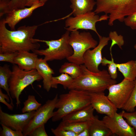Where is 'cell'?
Segmentation results:
<instances>
[{
    "label": "cell",
    "mask_w": 136,
    "mask_h": 136,
    "mask_svg": "<svg viewBox=\"0 0 136 136\" xmlns=\"http://www.w3.org/2000/svg\"><path fill=\"white\" fill-rule=\"evenodd\" d=\"M6 99L8 102L10 101V98L8 95L3 93L1 88L0 89V102L7 106L8 109L12 110L13 109V106L11 104H9L5 100Z\"/></svg>",
    "instance_id": "obj_37"
},
{
    "label": "cell",
    "mask_w": 136,
    "mask_h": 136,
    "mask_svg": "<svg viewBox=\"0 0 136 136\" xmlns=\"http://www.w3.org/2000/svg\"><path fill=\"white\" fill-rule=\"evenodd\" d=\"M113 134L119 136H136L134 128L125 120L121 113L112 116H105L102 120Z\"/></svg>",
    "instance_id": "obj_11"
},
{
    "label": "cell",
    "mask_w": 136,
    "mask_h": 136,
    "mask_svg": "<svg viewBox=\"0 0 136 136\" xmlns=\"http://www.w3.org/2000/svg\"><path fill=\"white\" fill-rule=\"evenodd\" d=\"M60 73H65L75 79L81 74L82 70L81 65L73 62H65L61 66L59 70Z\"/></svg>",
    "instance_id": "obj_23"
},
{
    "label": "cell",
    "mask_w": 136,
    "mask_h": 136,
    "mask_svg": "<svg viewBox=\"0 0 136 136\" xmlns=\"http://www.w3.org/2000/svg\"><path fill=\"white\" fill-rule=\"evenodd\" d=\"M136 80L125 78L120 83L110 86L108 88L107 97L117 109H122L128 100L134 87Z\"/></svg>",
    "instance_id": "obj_9"
},
{
    "label": "cell",
    "mask_w": 136,
    "mask_h": 136,
    "mask_svg": "<svg viewBox=\"0 0 136 136\" xmlns=\"http://www.w3.org/2000/svg\"><path fill=\"white\" fill-rule=\"evenodd\" d=\"M89 93L91 104L98 113L112 116L117 112L118 109L104 92Z\"/></svg>",
    "instance_id": "obj_14"
},
{
    "label": "cell",
    "mask_w": 136,
    "mask_h": 136,
    "mask_svg": "<svg viewBox=\"0 0 136 136\" xmlns=\"http://www.w3.org/2000/svg\"><path fill=\"white\" fill-rule=\"evenodd\" d=\"M136 107V82L130 96L124 106L122 109L127 112L135 111Z\"/></svg>",
    "instance_id": "obj_30"
},
{
    "label": "cell",
    "mask_w": 136,
    "mask_h": 136,
    "mask_svg": "<svg viewBox=\"0 0 136 136\" xmlns=\"http://www.w3.org/2000/svg\"><path fill=\"white\" fill-rule=\"evenodd\" d=\"M44 4L40 1L28 8L13 9L7 13L6 17L3 20L6 24L8 25L11 30H15L16 25L19 22L30 16L35 10Z\"/></svg>",
    "instance_id": "obj_15"
},
{
    "label": "cell",
    "mask_w": 136,
    "mask_h": 136,
    "mask_svg": "<svg viewBox=\"0 0 136 136\" xmlns=\"http://www.w3.org/2000/svg\"><path fill=\"white\" fill-rule=\"evenodd\" d=\"M116 64L124 78L132 81L136 80L135 61L131 60L124 63H116Z\"/></svg>",
    "instance_id": "obj_21"
},
{
    "label": "cell",
    "mask_w": 136,
    "mask_h": 136,
    "mask_svg": "<svg viewBox=\"0 0 136 136\" xmlns=\"http://www.w3.org/2000/svg\"><path fill=\"white\" fill-rule=\"evenodd\" d=\"M71 4L70 7L72 13L76 16L92 11L96 1L94 0H70Z\"/></svg>",
    "instance_id": "obj_20"
},
{
    "label": "cell",
    "mask_w": 136,
    "mask_h": 136,
    "mask_svg": "<svg viewBox=\"0 0 136 136\" xmlns=\"http://www.w3.org/2000/svg\"><path fill=\"white\" fill-rule=\"evenodd\" d=\"M26 0H10L6 4L0 5V17L13 9L25 7Z\"/></svg>",
    "instance_id": "obj_24"
},
{
    "label": "cell",
    "mask_w": 136,
    "mask_h": 136,
    "mask_svg": "<svg viewBox=\"0 0 136 136\" xmlns=\"http://www.w3.org/2000/svg\"><path fill=\"white\" fill-rule=\"evenodd\" d=\"M109 37L112 41V43L110 50V54H111V50L112 47L115 45H117L119 48L122 49V46L124 43L123 36L121 35H119L116 31H110L109 33Z\"/></svg>",
    "instance_id": "obj_29"
},
{
    "label": "cell",
    "mask_w": 136,
    "mask_h": 136,
    "mask_svg": "<svg viewBox=\"0 0 136 136\" xmlns=\"http://www.w3.org/2000/svg\"><path fill=\"white\" fill-rule=\"evenodd\" d=\"M77 136H90L88 127L86 128L78 134Z\"/></svg>",
    "instance_id": "obj_38"
},
{
    "label": "cell",
    "mask_w": 136,
    "mask_h": 136,
    "mask_svg": "<svg viewBox=\"0 0 136 136\" xmlns=\"http://www.w3.org/2000/svg\"><path fill=\"white\" fill-rule=\"evenodd\" d=\"M134 49H136V44L134 46ZM135 61L136 62V60H135Z\"/></svg>",
    "instance_id": "obj_42"
},
{
    "label": "cell",
    "mask_w": 136,
    "mask_h": 136,
    "mask_svg": "<svg viewBox=\"0 0 136 136\" xmlns=\"http://www.w3.org/2000/svg\"><path fill=\"white\" fill-rule=\"evenodd\" d=\"M10 0H0V3L7 4L8 3Z\"/></svg>",
    "instance_id": "obj_40"
},
{
    "label": "cell",
    "mask_w": 136,
    "mask_h": 136,
    "mask_svg": "<svg viewBox=\"0 0 136 136\" xmlns=\"http://www.w3.org/2000/svg\"><path fill=\"white\" fill-rule=\"evenodd\" d=\"M58 98L57 94L53 99L47 100L36 111L34 115L22 132L24 136H29L36 128L45 124L52 117Z\"/></svg>",
    "instance_id": "obj_10"
},
{
    "label": "cell",
    "mask_w": 136,
    "mask_h": 136,
    "mask_svg": "<svg viewBox=\"0 0 136 136\" xmlns=\"http://www.w3.org/2000/svg\"><path fill=\"white\" fill-rule=\"evenodd\" d=\"M17 53L18 52L0 53V61L9 62L14 64V59Z\"/></svg>",
    "instance_id": "obj_35"
},
{
    "label": "cell",
    "mask_w": 136,
    "mask_h": 136,
    "mask_svg": "<svg viewBox=\"0 0 136 136\" xmlns=\"http://www.w3.org/2000/svg\"><path fill=\"white\" fill-rule=\"evenodd\" d=\"M6 24L3 19L0 20V53L39 49L40 45L33 38L38 25H24L12 30Z\"/></svg>",
    "instance_id": "obj_1"
},
{
    "label": "cell",
    "mask_w": 136,
    "mask_h": 136,
    "mask_svg": "<svg viewBox=\"0 0 136 136\" xmlns=\"http://www.w3.org/2000/svg\"><path fill=\"white\" fill-rule=\"evenodd\" d=\"M39 58L38 55L33 52L26 51L18 52L15 57L14 64L20 69L26 71L35 69L37 61Z\"/></svg>",
    "instance_id": "obj_17"
},
{
    "label": "cell",
    "mask_w": 136,
    "mask_h": 136,
    "mask_svg": "<svg viewBox=\"0 0 136 136\" xmlns=\"http://www.w3.org/2000/svg\"><path fill=\"white\" fill-rule=\"evenodd\" d=\"M47 62L44 59L38 58L36 63L35 69L42 78L44 88L48 92L51 88V83L52 75L54 73Z\"/></svg>",
    "instance_id": "obj_18"
},
{
    "label": "cell",
    "mask_w": 136,
    "mask_h": 136,
    "mask_svg": "<svg viewBox=\"0 0 136 136\" xmlns=\"http://www.w3.org/2000/svg\"><path fill=\"white\" fill-rule=\"evenodd\" d=\"M12 74L9 66L5 64L0 66V87L3 89L7 93L10 100V104L14 107L12 98L9 91L8 80Z\"/></svg>",
    "instance_id": "obj_22"
},
{
    "label": "cell",
    "mask_w": 136,
    "mask_h": 136,
    "mask_svg": "<svg viewBox=\"0 0 136 136\" xmlns=\"http://www.w3.org/2000/svg\"><path fill=\"white\" fill-rule=\"evenodd\" d=\"M111 60H109L105 57L103 58L101 64L103 66H106L108 64V72L111 78L115 80L117 77V68L116 63L114 62L112 55L111 54Z\"/></svg>",
    "instance_id": "obj_28"
},
{
    "label": "cell",
    "mask_w": 136,
    "mask_h": 136,
    "mask_svg": "<svg viewBox=\"0 0 136 136\" xmlns=\"http://www.w3.org/2000/svg\"><path fill=\"white\" fill-rule=\"evenodd\" d=\"M43 79L36 69L26 71L13 64L11 75L8 80L9 91L12 98L16 100L17 107L21 103L19 97L24 89L36 81Z\"/></svg>",
    "instance_id": "obj_5"
},
{
    "label": "cell",
    "mask_w": 136,
    "mask_h": 136,
    "mask_svg": "<svg viewBox=\"0 0 136 136\" xmlns=\"http://www.w3.org/2000/svg\"><path fill=\"white\" fill-rule=\"evenodd\" d=\"M51 130L55 136H77L75 132L65 130L59 125L56 128H51Z\"/></svg>",
    "instance_id": "obj_33"
},
{
    "label": "cell",
    "mask_w": 136,
    "mask_h": 136,
    "mask_svg": "<svg viewBox=\"0 0 136 136\" xmlns=\"http://www.w3.org/2000/svg\"><path fill=\"white\" fill-rule=\"evenodd\" d=\"M94 110L90 104L65 116L62 119V121L70 123L89 121L94 117L93 114Z\"/></svg>",
    "instance_id": "obj_16"
},
{
    "label": "cell",
    "mask_w": 136,
    "mask_h": 136,
    "mask_svg": "<svg viewBox=\"0 0 136 136\" xmlns=\"http://www.w3.org/2000/svg\"><path fill=\"white\" fill-rule=\"evenodd\" d=\"M70 90L58 98L56 105L58 109L53 112L52 121L60 120L65 116L91 104L88 92L77 89Z\"/></svg>",
    "instance_id": "obj_3"
},
{
    "label": "cell",
    "mask_w": 136,
    "mask_h": 136,
    "mask_svg": "<svg viewBox=\"0 0 136 136\" xmlns=\"http://www.w3.org/2000/svg\"><path fill=\"white\" fill-rule=\"evenodd\" d=\"M73 79L69 75L61 73L60 75L52 77L51 81V88H57L58 85H62L65 89H68L71 84Z\"/></svg>",
    "instance_id": "obj_25"
},
{
    "label": "cell",
    "mask_w": 136,
    "mask_h": 136,
    "mask_svg": "<svg viewBox=\"0 0 136 136\" xmlns=\"http://www.w3.org/2000/svg\"><path fill=\"white\" fill-rule=\"evenodd\" d=\"M109 16L105 14L99 17L92 11L86 13L70 17L66 20V29L70 31L79 29L90 30L95 32L98 37L100 36L97 32L96 24L98 22L107 20Z\"/></svg>",
    "instance_id": "obj_8"
},
{
    "label": "cell",
    "mask_w": 136,
    "mask_h": 136,
    "mask_svg": "<svg viewBox=\"0 0 136 136\" xmlns=\"http://www.w3.org/2000/svg\"><path fill=\"white\" fill-rule=\"evenodd\" d=\"M70 32L67 30L60 39L56 40H46L35 39L37 42L45 43L48 47L45 49L36 50L32 52L38 55L44 56L43 59L47 61L67 59L73 53L69 43Z\"/></svg>",
    "instance_id": "obj_6"
},
{
    "label": "cell",
    "mask_w": 136,
    "mask_h": 136,
    "mask_svg": "<svg viewBox=\"0 0 136 136\" xmlns=\"http://www.w3.org/2000/svg\"><path fill=\"white\" fill-rule=\"evenodd\" d=\"M96 14H109L108 25L110 26L116 20L123 22L125 17L136 11V0H96Z\"/></svg>",
    "instance_id": "obj_4"
},
{
    "label": "cell",
    "mask_w": 136,
    "mask_h": 136,
    "mask_svg": "<svg viewBox=\"0 0 136 136\" xmlns=\"http://www.w3.org/2000/svg\"><path fill=\"white\" fill-rule=\"evenodd\" d=\"M121 113L128 124L134 128L136 132V111L127 112L123 110Z\"/></svg>",
    "instance_id": "obj_31"
},
{
    "label": "cell",
    "mask_w": 136,
    "mask_h": 136,
    "mask_svg": "<svg viewBox=\"0 0 136 136\" xmlns=\"http://www.w3.org/2000/svg\"><path fill=\"white\" fill-rule=\"evenodd\" d=\"M59 125L65 130L73 132L78 134L88 126V121L66 123L61 121Z\"/></svg>",
    "instance_id": "obj_26"
},
{
    "label": "cell",
    "mask_w": 136,
    "mask_h": 136,
    "mask_svg": "<svg viewBox=\"0 0 136 136\" xmlns=\"http://www.w3.org/2000/svg\"><path fill=\"white\" fill-rule=\"evenodd\" d=\"M98 37L99 41L97 45L92 50L89 49L86 51L83 57V65L89 71L94 73H97L100 71L98 67L103 59L102 51L110 40L109 37L100 36Z\"/></svg>",
    "instance_id": "obj_12"
},
{
    "label": "cell",
    "mask_w": 136,
    "mask_h": 136,
    "mask_svg": "<svg viewBox=\"0 0 136 136\" xmlns=\"http://www.w3.org/2000/svg\"><path fill=\"white\" fill-rule=\"evenodd\" d=\"M88 128L90 136H110L113 135L102 120L95 116L88 121Z\"/></svg>",
    "instance_id": "obj_19"
},
{
    "label": "cell",
    "mask_w": 136,
    "mask_h": 136,
    "mask_svg": "<svg viewBox=\"0 0 136 136\" xmlns=\"http://www.w3.org/2000/svg\"><path fill=\"white\" fill-rule=\"evenodd\" d=\"M123 22L126 26L136 30V11L125 17Z\"/></svg>",
    "instance_id": "obj_34"
},
{
    "label": "cell",
    "mask_w": 136,
    "mask_h": 136,
    "mask_svg": "<svg viewBox=\"0 0 136 136\" xmlns=\"http://www.w3.org/2000/svg\"><path fill=\"white\" fill-rule=\"evenodd\" d=\"M2 129L0 136H24L22 131L14 130L3 124H1Z\"/></svg>",
    "instance_id": "obj_32"
},
{
    "label": "cell",
    "mask_w": 136,
    "mask_h": 136,
    "mask_svg": "<svg viewBox=\"0 0 136 136\" xmlns=\"http://www.w3.org/2000/svg\"><path fill=\"white\" fill-rule=\"evenodd\" d=\"M81 66V74L73 79L68 89H77L89 92H104L110 86L117 82L111 78L106 70L94 73L88 70L83 64Z\"/></svg>",
    "instance_id": "obj_2"
},
{
    "label": "cell",
    "mask_w": 136,
    "mask_h": 136,
    "mask_svg": "<svg viewBox=\"0 0 136 136\" xmlns=\"http://www.w3.org/2000/svg\"><path fill=\"white\" fill-rule=\"evenodd\" d=\"M47 1L48 0H40V1L45 4Z\"/></svg>",
    "instance_id": "obj_41"
},
{
    "label": "cell",
    "mask_w": 136,
    "mask_h": 136,
    "mask_svg": "<svg viewBox=\"0 0 136 136\" xmlns=\"http://www.w3.org/2000/svg\"><path fill=\"white\" fill-rule=\"evenodd\" d=\"M30 136H48L45 128V124L40 125L36 128L29 135Z\"/></svg>",
    "instance_id": "obj_36"
},
{
    "label": "cell",
    "mask_w": 136,
    "mask_h": 136,
    "mask_svg": "<svg viewBox=\"0 0 136 136\" xmlns=\"http://www.w3.org/2000/svg\"><path fill=\"white\" fill-rule=\"evenodd\" d=\"M40 0H26L25 6L31 7L34 4L39 2Z\"/></svg>",
    "instance_id": "obj_39"
},
{
    "label": "cell",
    "mask_w": 136,
    "mask_h": 136,
    "mask_svg": "<svg viewBox=\"0 0 136 136\" xmlns=\"http://www.w3.org/2000/svg\"><path fill=\"white\" fill-rule=\"evenodd\" d=\"M36 111L21 114H10L3 112L0 107V124L14 130L22 132L34 115Z\"/></svg>",
    "instance_id": "obj_13"
},
{
    "label": "cell",
    "mask_w": 136,
    "mask_h": 136,
    "mask_svg": "<svg viewBox=\"0 0 136 136\" xmlns=\"http://www.w3.org/2000/svg\"><path fill=\"white\" fill-rule=\"evenodd\" d=\"M69 43L73 51L72 55L66 59L70 62L79 65L83 64L84 55L88 50L95 47L97 41L89 32L72 31L70 34Z\"/></svg>",
    "instance_id": "obj_7"
},
{
    "label": "cell",
    "mask_w": 136,
    "mask_h": 136,
    "mask_svg": "<svg viewBox=\"0 0 136 136\" xmlns=\"http://www.w3.org/2000/svg\"><path fill=\"white\" fill-rule=\"evenodd\" d=\"M23 107L21 110L22 113L37 111L41 106V104L36 100L34 96L29 95L27 99L23 103Z\"/></svg>",
    "instance_id": "obj_27"
}]
</instances>
